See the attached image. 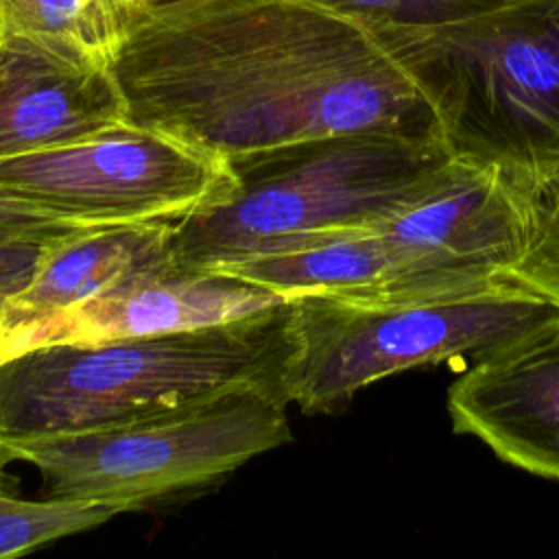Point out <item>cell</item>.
Segmentation results:
<instances>
[{"label": "cell", "mask_w": 559, "mask_h": 559, "mask_svg": "<svg viewBox=\"0 0 559 559\" xmlns=\"http://www.w3.org/2000/svg\"><path fill=\"white\" fill-rule=\"evenodd\" d=\"M524 197L528 205L526 245L502 275L559 306V175Z\"/></svg>", "instance_id": "14"}, {"label": "cell", "mask_w": 559, "mask_h": 559, "mask_svg": "<svg viewBox=\"0 0 559 559\" xmlns=\"http://www.w3.org/2000/svg\"><path fill=\"white\" fill-rule=\"evenodd\" d=\"M9 463H13V456L4 441H0V559L26 555L44 544L94 528L122 513L120 507L98 500L20 498L7 489L4 467Z\"/></svg>", "instance_id": "13"}, {"label": "cell", "mask_w": 559, "mask_h": 559, "mask_svg": "<svg viewBox=\"0 0 559 559\" xmlns=\"http://www.w3.org/2000/svg\"><path fill=\"white\" fill-rule=\"evenodd\" d=\"M286 389L247 382L142 419L4 441L31 463L46 498L98 500L122 511L212 483L290 441Z\"/></svg>", "instance_id": "6"}, {"label": "cell", "mask_w": 559, "mask_h": 559, "mask_svg": "<svg viewBox=\"0 0 559 559\" xmlns=\"http://www.w3.org/2000/svg\"><path fill=\"white\" fill-rule=\"evenodd\" d=\"M85 227L0 186V245H48Z\"/></svg>", "instance_id": "16"}, {"label": "cell", "mask_w": 559, "mask_h": 559, "mask_svg": "<svg viewBox=\"0 0 559 559\" xmlns=\"http://www.w3.org/2000/svg\"><path fill=\"white\" fill-rule=\"evenodd\" d=\"M236 188L175 221L173 264L216 271L269 245L360 227L430 192L452 168L441 138L356 131L231 157Z\"/></svg>", "instance_id": "3"}, {"label": "cell", "mask_w": 559, "mask_h": 559, "mask_svg": "<svg viewBox=\"0 0 559 559\" xmlns=\"http://www.w3.org/2000/svg\"><path fill=\"white\" fill-rule=\"evenodd\" d=\"M4 301H7V295H2V293H0V314H2V306H4Z\"/></svg>", "instance_id": "18"}, {"label": "cell", "mask_w": 559, "mask_h": 559, "mask_svg": "<svg viewBox=\"0 0 559 559\" xmlns=\"http://www.w3.org/2000/svg\"><path fill=\"white\" fill-rule=\"evenodd\" d=\"M402 31L454 157L498 170L522 194L559 175V0Z\"/></svg>", "instance_id": "4"}, {"label": "cell", "mask_w": 559, "mask_h": 559, "mask_svg": "<svg viewBox=\"0 0 559 559\" xmlns=\"http://www.w3.org/2000/svg\"><path fill=\"white\" fill-rule=\"evenodd\" d=\"M288 301L260 284L221 271L168 264L90 301L0 332V362L33 347L100 343L236 321Z\"/></svg>", "instance_id": "8"}, {"label": "cell", "mask_w": 559, "mask_h": 559, "mask_svg": "<svg viewBox=\"0 0 559 559\" xmlns=\"http://www.w3.org/2000/svg\"><path fill=\"white\" fill-rule=\"evenodd\" d=\"M140 0H0V35L111 68Z\"/></svg>", "instance_id": "12"}, {"label": "cell", "mask_w": 559, "mask_h": 559, "mask_svg": "<svg viewBox=\"0 0 559 559\" xmlns=\"http://www.w3.org/2000/svg\"><path fill=\"white\" fill-rule=\"evenodd\" d=\"M380 22L445 26L498 11L518 0H314Z\"/></svg>", "instance_id": "15"}, {"label": "cell", "mask_w": 559, "mask_h": 559, "mask_svg": "<svg viewBox=\"0 0 559 559\" xmlns=\"http://www.w3.org/2000/svg\"><path fill=\"white\" fill-rule=\"evenodd\" d=\"M111 72L131 122L229 159L356 131L441 138L402 24L314 0H140Z\"/></svg>", "instance_id": "1"}, {"label": "cell", "mask_w": 559, "mask_h": 559, "mask_svg": "<svg viewBox=\"0 0 559 559\" xmlns=\"http://www.w3.org/2000/svg\"><path fill=\"white\" fill-rule=\"evenodd\" d=\"M293 301L179 332L33 347L0 362V439L124 424L238 384L286 389Z\"/></svg>", "instance_id": "2"}, {"label": "cell", "mask_w": 559, "mask_h": 559, "mask_svg": "<svg viewBox=\"0 0 559 559\" xmlns=\"http://www.w3.org/2000/svg\"><path fill=\"white\" fill-rule=\"evenodd\" d=\"M50 245V242H48ZM46 245H0V293L13 297L31 282Z\"/></svg>", "instance_id": "17"}, {"label": "cell", "mask_w": 559, "mask_h": 559, "mask_svg": "<svg viewBox=\"0 0 559 559\" xmlns=\"http://www.w3.org/2000/svg\"><path fill=\"white\" fill-rule=\"evenodd\" d=\"M293 301L295 356L286 393L301 413H338L352 397L406 369L478 360L559 306L502 275L413 301L301 295Z\"/></svg>", "instance_id": "5"}, {"label": "cell", "mask_w": 559, "mask_h": 559, "mask_svg": "<svg viewBox=\"0 0 559 559\" xmlns=\"http://www.w3.org/2000/svg\"><path fill=\"white\" fill-rule=\"evenodd\" d=\"M0 186L90 225L179 221L236 188L229 157L131 120L0 159Z\"/></svg>", "instance_id": "7"}, {"label": "cell", "mask_w": 559, "mask_h": 559, "mask_svg": "<svg viewBox=\"0 0 559 559\" xmlns=\"http://www.w3.org/2000/svg\"><path fill=\"white\" fill-rule=\"evenodd\" d=\"M129 120L111 68L0 35V159L68 144Z\"/></svg>", "instance_id": "10"}, {"label": "cell", "mask_w": 559, "mask_h": 559, "mask_svg": "<svg viewBox=\"0 0 559 559\" xmlns=\"http://www.w3.org/2000/svg\"><path fill=\"white\" fill-rule=\"evenodd\" d=\"M173 231L175 221L90 225L46 245L26 288L7 297L0 332L173 264Z\"/></svg>", "instance_id": "11"}, {"label": "cell", "mask_w": 559, "mask_h": 559, "mask_svg": "<svg viewBox=\"0 0 559 559\" xmlns=\"http://www.w3.org/2000/svg\"><path fill=\"white\" fill-rule=\"evenodd\" d=\"M452 428L493 454L559 483V308L454 380Z\"/></svg>", "instance_id": "9"}]
</instances>
